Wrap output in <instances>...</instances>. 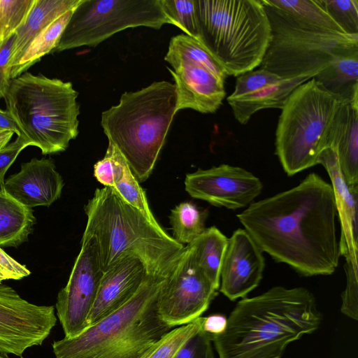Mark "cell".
<instances>
[{
  "label": "cell",
  "mask_w": 358,
  "mask_h": 358,
  "mask_svg": "<svg viewBox=\"0 0 358 358\" xmlns=\"http://www.w3.org/2000/svg\"><path fill=\"white\" fill-rule=\"evenodd\" d=\"M337 217L331 185L315 173L237 214L263 252L305 276L331 275L338 267Z\"/></svg>",
  "instance_id": "cell-1"
},
{
  "label": "cell",
  "mask_w": 358,
  "mask_h": 358,
  "mask_svg": "<svg viewBox=\"0 0 358 358\" xmlns=\"http://www.w3.org/2000/svg\"><path fill=\"white\" fill-rule=\"evenodd\" d=\"M322 315L305 287H273L239 301L224 331L211 335L218 358H281L287 346L316 331Z\"/></svg>",
  "instance_id": "cell-2"
},
{
  "label": "cell",
  "mask_w": 358,
  "mask_h": 358,
  "mask_svg": "<svg viewBox=\"0 0 358 358\" xmlns=\"http://www.w3.org/2000/svg\"><path fill=\"white\" fill-rule=\"evenodd\" d=\"M87 224L83 236L96 242L103 272L122 258H139L152 275L165 277L184 246L109 187L96 189L85 206Z\"/></svg>",
  "instance_id": "cell-3"
},
{
  "label": "cell",
  "mask_w": 358,
  "mask_h": 358,
  "mask_svg": "<svg viewBox=\"0 0 358 358\" xmlns=\"http://www.w3.org/2000/svg\"><path fill=\"white\" fill-rule=\"evenodd\" d=\"M165 277L148 274L124 306L78 336L55 341L56 358H143L172 327L157 310Z\"/></svg>",
  "instance_id": "cell-4"
},
{
  "label": "cell",
  "mask_w": 358,
  "mask_h": 358,
  "mask_svg": "<svg viewBox=\"0 0 358 358\" xmlns=\"http://www.w3.org/2000/svg\"><path fill=\"white\" fill-rule=\"evenodd\" d=\"M176 110L174 84L154 82L122 94L119 103L103 111L101 125L138 182L152 173Z\"/></svg>",
  "instance_id": "cell-5"
},
{
  "label": "cell",
  "mask_w": 358,
  "mask_h": 358,
  "mask_svg": "<svg viewBox=\"0 0 358 358\" xmlns=\"http://www.w3.org/2000/svg\"><path fill=\"white\" fill-rule=\"evenodd\" d=\"M78 95L71 82L25 72L11 79L4 99L21 136L48 155L66 150L78 134Z\"/></svg>",
  "instance_id": "cell-6"
},
{
  "label": "cell",
  "mask_w": 358,
  "mask_h": 358,
  "mask_svg": "<svg viewBox=\"0 0 358 358\" xmlns=\"http://www.w3.org/2000/svg\"><path fill=\"white\" fill-rule=\"evenodd\" d=\"M199 41L238 76L259 66L271 36L261 0H196Z\"/></svg>",
  "instance_id": "cell-7"
},
{
  "label": "cell",
  "mask_w": 358,
  "mask_h": 358,
  "mask_svg": "<svg viewBox=\"0 0 358 358\" xmlns=\"http://www.w3.org/2000/svg\"><path fill=\"white\" fill-rule=\"evenodd\" d=\"M343 101L313 78L291 93L281 109L275 141V154L288 176L317 164Z\"/></svg>",
  "instance_id": "cell-8"
},
{
  "label": "cell",
  "mask_w": 358,
  "mask_h": 358,
  "mask_svg": "<svg viewBox=\"0 0 358 358\" xmlns=\"http://www.w3.org/2000/svg\"><path fill=\"white\" fill-rule=\"evenodd\" d=\"M263 5L271 36L259 68L282 79L313 78L336 59L358 54V35L302 28Z\"/></svg>",
  "instance_id": "cell-9"
},
{
  "label": "cell",
  "mask_w": 358,
  "mask_h": 358,
  "mask_svg": "<svg viewBox=\"0 0 358 358\" xmlns=\"http://www.w3.org/2000/svg\"><path fill=\"white\" fill-rule=\"evenodd\" d=\"M173 24L162 0H82L73 9L55 51L95 47L128 28Z\"/></svg>",
  "instance_id": "cell-10"
},
{
  "label": "cell",
  "mask_w": 358,
  "mask_h": 358,
  "mask_svg": "<svg viewBox=\"0 0 358 358\" xmlns=\"http://www.w3.org/2000/svg\"><path fill=\"white\" fill-rule=\"evenodd\" d=\"M175 80L176 110L215 113L221 106L228 76L223 67L198 40L180 34L170 40L164 57Z\"/></svg>",
  "instance_id": "cell-11"
},
{
  "label": "cell",
  "mask_w": 358,
  "mask_h": 358,
  "mask_svg": "<svg viewBox=\"0 0 358 358\" xmlns=\"http://www.w3.org/2000/svg\"><path fill=\"white\" fill-rule=\"evenodd\" d=\"M217 291L199 267L189 244L164 280L157 300L158 315L172 328L188 324L208 308Z\"/></svg>",
  "instance_id": "cell-12"
},
{
  "label": "cell",
  "mask_w": 358,
  "mask_h": 358,
  "mask_svg": "<svg viewBox=\"0 0 358 358\" xmlns=\"http://www.w3.org/2000/svg\"><path fill=\"white\" fill-rule=\"evenodd\" d=\"M103 273L96 240L83 236L80 251L67 284L58 293L55 304L65 338L76 337L88 328L87 319Z\"/></svg>",
  "instance_id": "cell-13"
},
{
  "label": "cell",
  "mask_w": 358,
  "mask_h": 358,
  "mask_svg": "<svg viewBox=\"0 0 358 358\" xmlns=\"http://www.w3.org/2000/svg\"><path fill=\"white\" fill-rule=\"evenodd\" d=\"M57 320L54 306L32 303L0 283V355L20 357L27 349L41 345Z\"/></svg>",
  "instance_id": "cell-14"
},
{
  "label": "cell",
  "mask_w": 358,
  "mask_h": 358,
  "mask_svg": "<svg viewBox=\"0 0 358 358\" xmlns=\"http://www.w3.org/2000/svg\"><path fill=\"white\" fill-rule=\"evenodd\" d=\"M185 186L192 197L231 210L248 207L263 188L261 180L252 173L229 164L188 173Z\"/></svg>",
  "instance_id": "cell-15"
},
{
  "label": "cell",
  "mask_w": 358,
  "mask_h": 358,
  "mask_svg": "<svg viewBox=\"0 0 358 358\" xmlns=\"http://www.w3.org/2000/svg\"><path fill=\"white\" fill-rule=\"evenodd\" d=\"M310 78L305 76L282 79L259 68L238 76L234 90L227 100L236 120L245 124L260 110L282 109L294 90Z\"/></svg>",
  "instance_id": "cell-16"
},
{
  "label": "cell",
  "mask_w": 358,
  "mask_h": 358,
  "mask_svg": "<svg viewBox=\"0 0 358 358\" xmlns=\"http://www.w3.org/2000/svg\"><path fill=\"white\" fill-rule=\"evenodd\" d=\"M264 267L262 250L244 229H238L228 239L220 271V292L231 301L245 298L259 285Z\"/></svg>",
  "instance_id": "cell-17"
},
{
  "label": "cell",
  "mask_w": 358,
  "mask_h": 358,
  "mask_svg": "<svg viewBox=\"0 0 358 358\" xmlns=\"http://www.w3.org/2000/svg\"><path fill=\"white\" fill-rule=\"evenodd\" d=\"M148 273L137 257L126 256L103 273L88 327L115 312L137 292Z\"/></svg>",
  "instance_id": "cell-18"
},
{
  "label": "cell",
  "mask_w": 358,
  "mask_h": 358,
  "mask_svg": "<svg viewBox=\"0 0 358 358\" xmlns=\"http://www.w3.org/2000/svg\"><path fill=\"white\" fill-rule=\"evenodd\" d=\"M64 186L51 159L34 158L4 181L3 190L21 204L33 208L49 206L58 199Z\"/></svg>",
  "instance_id": "cell-19"
},
{
  "label": "cell",
  "mask_w": 358,
  "mask_h": 358,
  "mask_svg": "<svg viewBox=\"0 0 358 358\" xmlns=\"http://www.w3.org/2000/svg\"><path fill=\"white\" fill-rule=\"evenodd\" d=\"M324 166L331 181L341 227L339 240L341 255L357 262L358 252V184L347 183L341 169L336 150L328 147L319 155L317 164Z\"/></svg>",
  "instance_id": "cell-20"
},
{
  "label": "cell",
  "mask_w": 358,
  "mask_h": 358,
  "mask_svg": "<svg viewBox=\"0 0 358 358\" xmlns=\"http://www.w3.org/2000/svg\"><path fill=\"white\" fill-rule=\"evenodd\" d=\"M336 150L347 183L358 184V105L343 101L331 125L327 148Z\"/></svg>",
  "instance_id": "cell-21"
},
{
  "label": "cell",
  "mask_w": 358,
  "mask_h": 358,
  "mask_svg": "<svg viewBox=\"0 0 358 358\" xmlns=\"http://www.w3.org/2000/svg\"><path fill=\"white\" fill-rule=\"evenodd\" d=\"M82 0H36L25 22L15 31L8 63L10 71L19 62L31 41L43 29Z\"/></svg>",
  "instance_id": "cell-22"
},
{
  "label": "cell",
  "mask_w": 358,
  "mask_h": 358,
  "mask_svg": "<svg viewBox=\"0 0 358 358\" xmlns=\"http://www.w3.org/2000/svg\"><path fill=\"white\" fill-rule=\"evenodd\" d=\"M261 1L279 15L302 28L324 33L347 34L326 11L321 0Z\"/></svg>",
  "instance_id": "cell-23"
},
{
  "label": "cell",
  "mask_w": 358,
  "mask_h": 358,
  "mask_svg": "<svg viewBox=\"0 0 358 358\" xmlns=\"http://www.w3.org/2000/svg\"><path fill=\"white\" fill-rule=\"evenodd\" d=\"M34 223L31 208L0 188V247H17L26 241Z\"/></svg>",
  "instance_id": "cell-24"
},
{
  "label": "cell",
  "mask_w": 358,
  "mask_h": 358,
  "mask_svg": "<svg viewBox=\"0 0 358 358\" xmlns=\"http://www.w3.org/2000/svg\"><path fill=\"white\" fill-rule=\"evenodd\" d=\"M313 78L342 100L358 105V54L336 59Z\"/></svg>",
  "instance_id": "cell-25"
},
{
  "label": "cell",
  "mask_w": 358,
  "mask_h": 358,
  "mask_svg": "<svg viewBox=\"0 0 358 358\" xmlns=\"http://www.w3.org/2000/svg\"><path fill=\"white\" fill-rule=\"evenodd\" d=\"M228 239L217 227H210L189 244L199 267L217 290Z\"/></svg>",
  "instance_id": "cell-26"
},
{
  "label": "cell",
  "mask_w": 358,
  "mask_h": 358,
  "mask_svg": "<svg viewBox=\"0 0 358 358\" xmlns=\"http://www.w3.org/2000/svg\"><path fill=\"white\" fill-rule=\"evenodd\" d=\"M73 9L61 15L35 37L17 64L11 69L10 71L11 79L24 73L43 57L55 50Z\"/></svg>",
  "instance_id": "cell-27"
},
{
  "label": "cell",
  "mask_w": 358,
  "mask_h": 358,
  "mask_svg": "<svg viewBox=\"0 0 358 358\" xmlns=\"http://www.w3.org/2000/svg\"><path fill=\"white\" fill-rule=\"evenodd\" d=\"M207 216L206 210H200L192 202L180 203L169 215L173 238L180 244H190L206 229Z\"/></svg>",
  "instance_id": "cell-28"
},
{
  "label": "cell",
  "mask_w": 358,
  "mask_h": 358,
  "mask_svg": "<svg viewBox=\"0 0 358 358\" xmlns=\"http://www.w3.org/2000/svg\"><path fill=\"white\" fill-rule=\"evenodd\" d=\"M111 188L125 202L140 210L150 222L158 224L149 207L145 191L124 158L114 177Z\"/></svg>",
  "instance_id": "cell-29"
},
{
  "label": "cell",
  "mask_w": 358,
  "mask_h": 358,
  "mask_svg": "<svg viewBox=\"0 0 358 358\" xmlns=\"http://www.w3.org/2000/svg\"><path fill=\"white\" fill-rule=\"evenodd\" d=\"M162 3L173 25L199 41L196 0H162Z\"/></svg>",
  "instance_id": "cell-30"
},
{
  "label": "cell",
  "mask_w": 358,
  "mask_h": 358,
  "mask_svg": "<svg viewBox=\"0 0 358 358\" xmlns=\"http://www.w3.org/2000/svg\"><path fill=\"white\" fill-rule=\"evenodd\" d=\"M203 317L170 330L143 358H173L180 347L203 326Z\"/></svg>",
  "instance_id": "cell-31"
},
{
  "label": "cell",
  "mask_w": 358,
  "mask_h": 358,
  "mask_svg": "<svg viewBox=\"0 0 358 358\" xmlns=\"http://www.w3.org/2000/svg\"><path fill=\"white\" fill-rule=\"evenodd\" d=\"M36 0H0V43L25 22Z\"/></svg>",
  "instance_id": "cell-32"
},
{
  "label": "cell",
  "mask_w": 358,
  "mask_h": 358,
  "mask_svg": "<svg viewBox=\"0 0 358 358\" xmlns=\"http://www.w3.org/2000/svg\"><path fill=\"white\" fill-rule=\"evenodd\" d=\"M326 11L349 35H358L357 0H321Z\"/></svg>",
  "instance_id": "cell-33"
},
{
  "label": "cell",
  "mask_w": 358,
  "mask_h": 358,
  "mask_svg": "<svg viewBox=\"0 0 358 358\" xmlns=\"http://www.w3.org/2000/svg\"><path fill=\"white\" fill-rule=\"evenodd\" d=\"M347 284L342 294L341 311L350 319L358 320L357 262L346 259L345 266Z\"/></svg>",
  "instance_id": "cell-34"
},
{
  "label": "cell",
  "mask_w": 358,
  "mask_h": 358,
  "mask_svg": "<svg viewBox=\"0 0 358 358\" xmlns=\"http://www.w3.org/2000/svg\"><path fill=\"white\" fill-rule=\"evenodd\" d=\"M173 358H214L210 334L201 328L185 342Z\"/></svg>",
  "instance_id": "cell-35"
},
{
  "label": "cell",
  "mask_w": 358,
  "mask_h": 358,
  "mask_svg": "<svg viewBox=\"0 0 358 358\" xmlns=\"http://www.w3.org/2000/svg\"><path fill=\"white\" fill-rule=\"evenodd\" d=\"M29 145L30 143L24 137L17 136L13 142L8 143L0 150V188L3 185L4 176L8 168L20 152Z\"/></svg>",
  "instance_id": "cell-36"
},
{
  "label": "cell",
  "mask_w": 358,
  "mask_h": 358,
  "mask_svg": "<svg viewBox=\"0 0 358 358\" xmlns=\"http://www.w3.org/2000/svg\"><path fill=\"white\" fill-rule=\"evenodd\" d=\"M15 34L0 43V99H4L11 80L8 63Z\"/></svg>",
  "instance_id": "cell-37"
},
{
  "label": "cell",
  "mask_w": 358,
  "mask_h": 358,
  "mask_svg": "<svg viewBox=\"0 0 358 358\" xmlns=\"http://www.w3.org/2000/svg\"><path fill=\"white\" fill-rule=\"evenodd\" d=\"M29 274V269L10 257L0 247V283L6 280H20Z\"/></svg>",
  "instance_id": "cell-38"
},
{
  "label": "cell",
  "mask_w": 358,
  "mask_h": 358,
  "mask_svg": "<svg viewBox=\"0 0 358 358\" xmlns=\"http://www.w3.org/2000/svg\"><path fill=\"white\" fill-rule=\"evenodd\" d=\"M227 326V318L220 314L203 317V329L213 335L222 333Z\"/></svg>",
  "instance_id": "cell-39"
},
{
  "label": "cell",
  "mask_w": 358,
  "mask_h": 358,
  "mask_svg": "<svg viewBox=\"0 0 358 358\" xmlns=\"http://www.w3.org/2000/svg\"><path fill=\"white\" fill-rule=\"evenodd\" d=\"M0 129L12 131L17 136L22 135V131L11 114L7 110L0 108Z\"/></svg>",
  "instance_id": "cell-40"
},
{
  "label": "cell",
  "mask_w": 358,
  "mask_h": 358,
  "mask_svg": "<svg viewBox=\"0 0 358 358\" xmlns=\"http://www.w3.org/2000/svg\"><path fill=\"white\" fill-rule=\"evenodd\" d=\"M14 134L12 131L0 129V150L8 144Z\"/></svg>",
  "instance_id": "cell-41"
},
{
  "label": "cell",
  "mask_w": 358,
  "mask_h": 358,
  "mask_svg": "<svg viewBox=\"0 0 358 358\" xmlns=\"http://www.w3.org/2000/svg\"><path fill=\"white\" fill-rule=\"evenodd\" d=\"M0 358H10L8 357V355H0ZM20 358H24L22 357H20Z\"/></svg>",
  "instance_id": "cell-42"
}]
</instances>
